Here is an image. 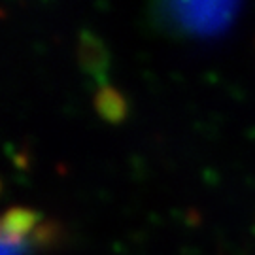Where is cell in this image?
I'll use <instances>...</instances> for the list:
<instances>
[{
  "mask_svg": "<svg viewBox=\"0 0 255 255\" xmlns=\"http://www.w3.org/2000/svg\"><path fill=\"white\" fill-rule=\"evenodd\" d=\"M0 223L4 229V237L11 244L23 242V238H30L36 231L38 216L28 208H9L4 216H0Z\"/></svg>",
  "mask_w": 255,
  "mask_h": 255,
  "instance_id": "3",
  "label": "cell"
},
{
  "mask_svg": "<svg viewBox=\"0 0 255 255\" xmlns=\"http://www.w3.org/2000/svg\"><path fill=\"white\" fill-rule=\"evenodd\" d=\"M242 8L238 2H172L163 6L161 17L185 36L216 42L235 28Z\"/></svg>",
  "mask_w": 255,
  "mask_h": 255,
  "instance_id": "1",
  "label": "cell"
},
{
  "mask_svg": "<svg viewBox=\"0 0 255 255\" xmlns=\"http://www.w3.org/2000/svg\"><path fill=\"white\" fill-rule=\"evenodd\" d=\"M95 108L108 121H121L125 116V101L114 87H101L95 95Z\"/></svg>",
  "mask_w": 255,
  "mask_h": 255,
  "instance_id": "4",
  "label": "cell"
},
{
  "mask_svg": "<svg viewBox=\"0 0 255 255\" xmlns=\"http://www.w3.org/2000/svg\"><path fill=\"white\" fill-rule=\"evenodd\" d=\"M78 59L85 72L102 78L108 66V55L99 38L89 30H83L78 38Z\"/></svg>",
  "mask_w": 255,
  "mask_h": 255,
  "instance_id": "2",
  "label": "cell"
}]
</instances>
